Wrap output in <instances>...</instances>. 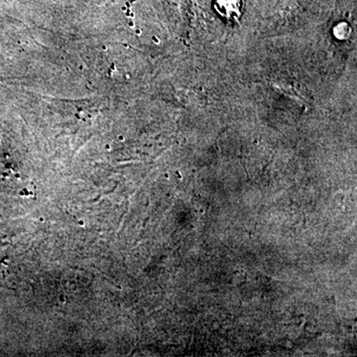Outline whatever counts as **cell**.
I'll return each mask as SVG.
<instances>
[{
	"mask_svg": "<svg viewBox=\"0 0 357 357\" xmlns=\"http://www.w3.org/2000/svg\"><path fill=\"white\" fill-rule=\"evenodd\" d=\"M333 35L338 41H347L351 39L352 35V28L351 24L347 21H340L333 28Z\"/></svg>",
	"mask_w": 357,
	"mask_h": 357,
	"instance_id": "2",
	"label": "cell"
},
{
	"mask_svg": "<svg viewBox=\"0 0 357 357\" xmlns=\"http://www.w3.org/2000/svg\"><path fill=\"white\" fill-rule=\"evenodd\" d=\"M246 0H213V8L223 20L239 22L245 11Z\"/></svg>",
	"mask_w": 357,
	"mask_h": 357,
	"instance_id": "1",
	"label": "cell"
}]
</instances>
